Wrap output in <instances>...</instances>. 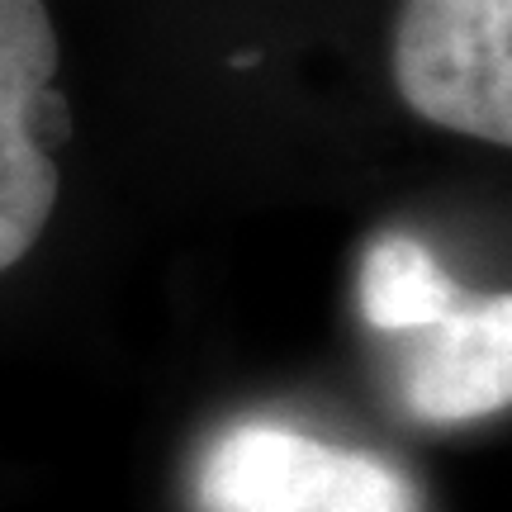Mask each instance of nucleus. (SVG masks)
I'll return each instance as SVG.
<instances>
[{"label":"nucleus","mask_w":512,"mask_h":512,"mask_svg":"<svg viewBox=\"0 0 512 512\" xmlns=\"http://www.w3.org/2000/svg\"><path fill=\"white\" fill-rule=\"evenodd\" d=\"M389 62L418 119L512 143V0H403Z\"/></svg>","instance_id":"1"},{"label":"nucleus","mask_w":512,"mask_h":512,"mask_svg":"<svg viewBox=\"0 0 512 512\" xmlns=\"http://www.w3.org/2000/svg\"><path fill=\"white\" fill-rule=\"evenodd\" d=\"M62 67L48 0H0V275L38 247L57 209L53 81Z\"/></svg>","instance_id":"2"},{"label":"nucleus","mask_w":512,"mask_h":512,"mask_svg":"<svg viewBox=\"0 0 512 512\" xmlns=\"http://www.w3.org/2000/svg\"><path fill=\"white\" fill-rule=\"evenodd\" d=\"M508 403V294L451 323L413 375V408L427 418H475Z\"/></svg>","instance_id":"3"},{"label":"nucleus","mask_w":512,"mask_h":512,"mask_svg":"<svg viewBox=\"0 0 512 512\" xmlns=\"http://www.w3.org/2000/svg\"><path fill=\"white\" fill-rule=\"evenodd\" d=\"M366 304L384 328L427 323L446 304V280L432 271V261L413 252L408 242H384L370 256L366 271Z\"/></svg>","instance_id":"4"}]
</instances>
